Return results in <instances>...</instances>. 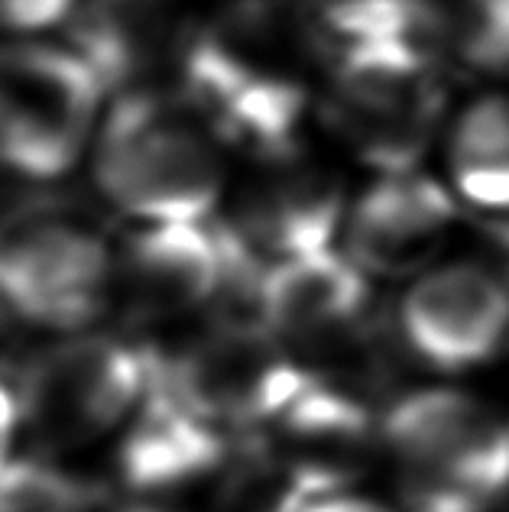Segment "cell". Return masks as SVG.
I'll list each match as a JSON object with an SVG mask.
<instances>
[{
	"mask_svg": "<svg viewBox=\"0 0 509 512\" xmlns=\"http://www.w3.org/2000/svg\"><path fill=\"white\" fill-rule=\"evenodd\" d=\"M383 448L403 512H490L509 496V415L461 386L393 396Z\"/></svg>",
	"mask_w": 509,
	"mask_h": 512,
	"instance_id": "cell-1",
	"label": "cell"
},
{
	"mask_svg": "<svg viewBox=\"0 0 509 512\" xmlns=\"http://www.w3.org/2000/svg\"><path fill=\"white\" fill-rule=\"evenodd\" d=\"M189 341L153 354V389L224 435L263 431L312 383L260 315L208 312Z\"/></svg>",
	"mask_w": 509,
	"mask_h": 512,
	"instance_id": "cell-2",
	"label": "cell"
},
{
	"mask_svg": "<svg viewBox=\"0 0 509 512\" xmlns=\"http://www.w3.org/2000/svg\"><path fill=\"white\" fill-rule=\"evenodd\" d=\"M20 431L39 454L88 448L111 435L150 396L153 350L114 334L75 331L39 347L13 376Z\"/></svg>",
	"mask_w": 509,
	"mask_h": 512,
	"instance_id": "cell-3",
	"label": "cell"
},
{
	"mask_svg": "<svg viewBox=\"0 0 509 512\" xmlns=\"http://www.w3.org/2000/svg\"><path fill=\"white\" fill-rule=\"evenodd\" d=\"M95 175L120 211L150 224L205 221L221 195L211 140L176 107L150 94L117 101L101 133Z\"/></svg>",
	"mask_w": 509,
	"mask_h": 512,
	"instance_id": "cell-4",
	"label": "cell"
},
{
	"mask_svg": "<svg viewBox=\"0 0 509 512\" xmlns=\"http://www.w3.org/2000/svg\"><path fill=\"white\" fill-rule=\"evenodd\" d=\"M114 282L111 250L82 218L36 201L0 214V305L13 321L85 331L104 315Z\"/></svg>",
	"mask_w": 509,
	"mask_h": 512,
	"instance_id": "cell-5",
	"label": "cell"
},
{
	"mask_svg": "<svg viewBox=\"0 0 509 512\" xmlns=\"http://www.w3.org/2000/svg\"><path fill=\"white\" fill-rule=\"evenodd\" d=\"M104 82L78 52L17 46L0 52V166L56 179L85 150Z\"/></svg>",
	"mask_w": 509,
	"mask_h": 512,
	"instance_id": "cell-6",
	"label": "cell"
},
{
	"mask_svg": "<svg viewBox=\"0 0 509 512\" xmlns=\"http://www.w3.org/2000/svg\"><path fill=\"white\" fill-rule=\"evenodd\" d=\"M393 318L409 357L425 370L474 373L509 347V282L480 263H435L409 279Z\"/></svg>",
	"mask_w": 509,
	"mask_h": 512,
	"instance_id": "cell-7",
	"label": "cell"
},
{
	"mask_svg": "<svg viewBox=\"0 0 509 512\" xmlns=\"http://www.w3.org/2000/svg\"><path fill=\"white\" fill-rule=\"evenodd\" d=\"M338 98L347 130L386 172H409L438 111L428 52L403 39L344 46Z\"/></svg>",
	"mask_w": 509,
	"mask_h": 512,
	"instance_id": "cell-8",
	"label": "cell"
},
{
	"mask_svg": "<svg viewBox=\"0 0 509 512\" xmlns=\"http://www.w3.org/2000/svg\"><path fill=\"white\" fill-rule=\"evenodd\" d=\"M260 435L308 503L360 490L386 461L383 412L338 386L312 380Z\"/></svg>",
	"mask_w": 509,
	"mask_h": 512,
	"instance_id": "cell-9",
	"label": "cell"
},
{
	"mask_svg": "<svg viewBox=\"0 0 509 512\" xmlns=\"http://www.w3.org/2000/svg\"><path fill=\"white\" fill-rule=\"evenodd\" d=\"M454 224V201L432 179L386 172L344 218V253L373 279H415L435 266Z\"/></svg>",
	"mask_w": 509,
	"mask_h": 512,
	"instance_id": "cell-10",
	"label": "cell"
},
{
	"mask_svg": "<svg viewBox=\"0 0 509 512\" xmlns=\"http://www.w3.org/2000/svg\"><path fill=\"white\" fill-rule=\"evenodd\" d=\"M227 273V244L221 227L150 224L130 240L120 289L140 321H179L208 315L218 302Z\"/></svg>",
	"mask_w": 509,
	"mask_h": 512,
	"instance_id": "cell-11",
	"label": "cell"
},
{
	"mask_svg": "<svg viewBox=\"0 0 509 512\" xmlns=\"http://www.w3.org/2000/svg\"><path fill=\"white\" fill-rule=\"evenodd\" d=\"M237 435L198 422L159 389L130 419L117 451L120 480L137 493H172L189 483L221 480Z\"/></svg>",
	"mask_w": 509,
	"mask_h": 512,
	"instance_id": "cell-12",
	"label": "cell"
},
{
	"mask_svg": "<svg viewBox=\"0 0 509 512\" xmlns=\"http://www.w3.org/2000/svg\"><path fill=\"white\" fill-rule=\"evenodd\" d=\"M227 227L244 240L250 253L273 266L334 247V237L344 231V201L338 188L321 175H292L286 182L260 188L240 218Z\"/></svg>",
	"mask_w": 509,
	"mask_h": 512,
	"instance_id": "cell-13",
	"label": "cell"
},
{
	"mask_svg": "<svg viewBox=\"0 0 509 512\" xmlns=\"http://www.w3.org/2000/svg\"><path fill=\"white\" fill-rule=\"evenodd\" d=\"M451 179L487 211H509V94L474 101L451 133Z\"/></svg>",
	"mask_w": 509,
	"mask_h": 512,
	"instance_id": "cell-14",
	"label": "cell"
},
{
	"mask_svg": "<svg viewBox=\"0 0 509 512\" xmlns=\"http://www.w3.org/2000/svg\"><path fill=\"white\" fill-rule=\"evenodd\" d=\"M98 490L49 454L10 457L0 470V512H91Z\"/></svg>",
	"mask_w": 509,
	"mask_h": 512,
	"instance_id": "cell-15",
	"label": "cell"
},
{
	"mask_svg": "<svg viewBox=\"0 0 509 512\" xmlns=\"http://www.w3.org/2000/svg\"><path fill=\"white\" fill-rule=\"evenodd\" d=\"M454 39L477 69L509 72V0H461Z\"/></svg>",
	"mask_w": 509,
	"mask_h": 512,
	"instance_id": "cell-16",
	"label": "cell"
},
{
	"mask_svg": "<svg viewBox=\"0 0 509 512\" xmlns=\"http://www.w3.org/2000/svg\"><path fill=\"white\" fill-rule=\"evenodd\" d=\"M75 10V0H0V26L13 33H33L56 26Z\"/></svg>",
	"mask_w": 509,
	"mask_h": 512,
	"instance_id": "cell-17",
	"label": "cell"
},
{
	"mask_svg": "<svg viewBox=\"0 0 509 512\" xmlns=\"http://www.w3.org/2000/svg\"><path fill=\"white\" fill-rule=\"evenodd\" d=\"M302 512H403L393 503H383L377 496H367L364 490H351V493H334V496H321V500L305 503Z\"/></svg>",
	"mask_w": 509,
	"mask_h": 512,
	"instance_id": "cell-18",
	"label": "cell"
},
{
	"mask_svg": "<svg viewBox=\"0 0 509 512\" xmlns=\"http://www.w3.org/2000/svg\"><path fill=\"white\" fill-rule=\"evenodd\" d=\"M20 435V402H17V386L0 380V470L10 464L13 441Z\"/></svg>",
	"mask_w": 509,
	"mask_h": 512,
	"instance_id": "cell-19",
	"label": "cell"
},
{
	"mask_svg": "<svg viewBox=\"0 0 509 512\" xmlns=\"http://www.w3.org/2000/svg\"><path fill=\"white\" fill-rule=\"evenodd\" d=\"M117 512H166L163 506H156V503H130L124 509H117Z\"/></svg>",
	"mask_w": 509,
	"mask_h": 512,
	"instance_id": "cell-20",
	"label": "cell"
}]
</instances>
